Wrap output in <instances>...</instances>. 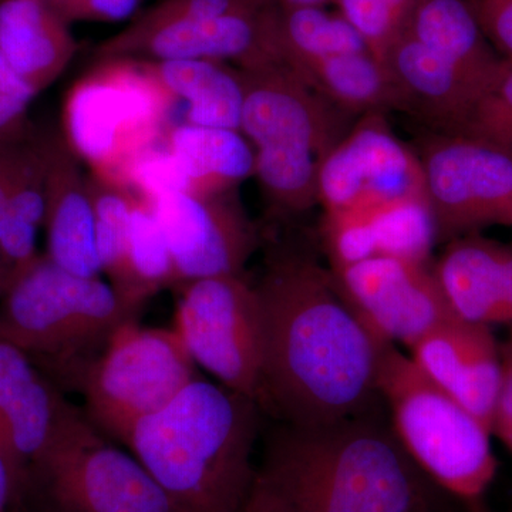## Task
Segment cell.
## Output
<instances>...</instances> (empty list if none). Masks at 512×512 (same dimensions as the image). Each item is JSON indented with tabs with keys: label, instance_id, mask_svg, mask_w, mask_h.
I'll return each mask as SVG.
<instances>
[{
	"label": "cell",
	"instance_id": "cell-14",
	"mask_svg": "<svg viewBox=\"0 0 512 512\" xmlns=\"http://www.w3.org/2000/svg\"><path fill=\"white\" fill-rule=\"evenodd\" d=\"M245 99L241 133L254 150L298 151L325 160L348 131L339 107L299 79L284 63L241 70Z\"/></svg>",
	"mask_w": 512,
	"mask_h": 512
},
{
	"label": "cell",
	"instance_id": "cell-27",
	"mask_svg": "<svg viewBox=\"0 0 512 512\" xmlns=\"http://www.w3.org/2000/svg\"><path fill=\"white\" fill-rule=\"evenodd\" d=\"M272 26L279 57L285 66L369 52L362 37L342 16L330 15L316 6H272Z\"/></svg>",
	"mask_w": 512,
	"mask_h": 512
},
{
	"label": "cell",
	"instance_id": "cell-32",
	"mask_svg": "<svg viewBox=\"0 0 512 512\" xmlns=\"http://www.w3.org/2000/svg\"><path fill=\"white\" fill-rule=\"evenodd\" d=\"M322 231L330 271H339L376 256L369 208L325 212Z\"/></svg>",
	"mask_w": 512,
	"mask_h": 512
},
{
	"label": "cell",
	"instance_id": "cell-11",
	"mask_svg": "<svg viewBox=\"0 0 512 512\" xmlns=\"http://www.w3.org/2000/svg\"><path fill=\"white\" fill-rule=\"evenodd\" d=\"M332 274L350 308L383 342L410 349L454 318L433 264L377 255Z\"/></svg>",
	"mask_w": 512,
	"mask_h": 512
},
{
	"label": "cell",
	"instance_id": "cell-17",
	"mask_svg": "<svg viewBox=\"0 0 512 512\" xmlns=\"http://www.w3.org/2000/svg\"><path fill=\"white\" fill-rule=\"evenodd\" d=\"M409 356L427 379L491 430L501 377L500 345L491 328L454 316L414 343Z\"/></svg>",
	"mask_w": 512,
	"mask_h": 512
},
{
	"label": "cell",
	"instance_id": "cell-6",
	"mask_svg": "<svg viewBox=\"0 0 512 512\" xmlns=\"http://www.w3.org/2000/svg\"><path fill=\"white\" fill-rule=\"evenodd\" d=\"M173 101L146 63L109 59L67 94L64 140L94 175L123 187L131 161L163 140Z\"/></svg>",
	"mask_w": 512,
	"mask_h": 512
},
{
	"label": "cell",
	"instance_id": "cell-20",
	"mask_svg": "<svg viewBox=\"0 0 512 512\" xmlns=\"http://www.w3.org/2000/svg\"><path fill=\"white\" fill-rule=\"evenodd\" d=\"M384 64L406 94L410 111L451 133L485 92L480 84L444 57L403 32L390 47Z\"/></svg>",
	"mask_w": 512,
	"mask_h": 512
},
{
	"label": "cell",
	"instance_id": "cell-13",
	"mask_svg": "<svg viewBox=\"0 0 512 512\" xmlns=\"http://www.w3.org/2000/svg\"><path fill=\"white\" fill-rule=\"evenodd\" d=\"M231 192H177L146 202L170 245L177 286L242 274L254 254V225Z\"/></svg>",
	"mask_w": 512,
	"mask_h": 512
},
{
	"label": "cell",
	"instance_id": "cell-35",
	"mask_svg": "<svg viewBox=\"0 0 512 512\" xmlns=\"http://www.w3.org/2000/svg\"><path fill=\"white\" fill-rule=\"evenodd\" d=\"M16 141L0 143V258L5 262L10 278L40 255L37 239L20 232L10 217V165Z\"/></svg>",
	"mask_w": 512,
	"mask_h": 512
},
{
	"label": "cell",
	"instance_id": "cell-4",
	"mask_svg": "<svg viewBox=\"0 0 512 512\" xmlns=\"http://www.w3.org/2000/svg\"><path fill=\"white\" fill-rule=\"evenodd\" d=\"M138 312L101 276L70 274L39 255L3 292L0 338L25 350L53 382L72 386L84 365Z\"/></svg>",
	"mask_w": 512,
	"mask_h": 512
},
{
	"label": "cell",
	"instance_id": "cell-23",
	"mask_svg": "<svg viewBox=\"0 0 512 512\" xmlns=\"http://www.w3.org/2000/svg\"><path fill=\"white\" fill-rule=\"evenodd\" d=\"M286 67L320 96L348 113L409 110L406 94L389 67L369 52L323 57Z\"/></svg>",
	"mask_w": 512,
	"mask_h": 512
},
{
	"label": "cell",
	"instance_id": "cell-43",
	"mask_svg": "<svg viewBox=\"0 0 512 512\" xmlns=\"http://www.w3.org/2000/svg\"><path fill=\"white\" fill-rule=\"evenodd\" d=\"M272 5L278 3L281 8H305V6H320L328 2H335V0H271Z\"/></svg>",
	"mask_w": 512,
	"mask_h": 512
},
{
	"label": "cell",
	"instance_id": "cell-29",
	"mask_svg": "<svg viewBox=\"0 0 512 512\" xmlns=\"http://www.w3.org/2000/svg\"><path fill=\"white\" fill-rule=\"evenodd\" d=\"M87 185L93 204L101 271L109 278V284L114 286L123 271L136 197L127 188L94 174L87 177Z\"/></svg>",
	"mask_w": 512,
	"mask_h": 512
},
{
	"label": "cell",
	"instance_id": "cell-3",
	"mask_svg": "<svg viewBox=\"0 0 512 512\" xmlns=\"http://www.w3.org/2000/svg\"><path fill=\"white\" fill-rule=\"evenodd\" d=\"M259 403L197 376L138 421L124 446L177 512H239L256 473Z\"/></svg>",
	"mask_w": 512,
	"mask_h": 512
},
{
	"label": "cell",
	"instance_id": "cell-2",
	"mask_svg": "<svg viewBox=\"0 0 512 512\" xmlns=\"http://www.w3.org/2000/svg\"><path fill=\"white\" fill-rule=\"evenodd\" d=\"M256 477L288 512L427 510L416 464L376 413L285 424Z\"/></svg>",
	"mask_w": 512,
	"mask_h": 512
},
{
	"label": "cell",
	"instance_id": "cell-12",
	"mask_svg": "<svg viewBox=\"0 0 512 512\" xmlns=\"http://www.w3.org/2000/svg\"><path fill=\"white\" fill-rule=\"evenodd\" d=\"M410 195H426L420 158L380 114H365L320 165L318 204L325 212L372 208Z\"/></svg>",
	"mask_w": 512,
	"mask_h": 512
},
{
	"label": "cell",
	"instance_id": "cell-38",
	"mask_svg": "<svg viewBox=\"0 0 512 512\" xmlns=\"http://www.w3.org/2000/svg\"><path fill=\"white\" fill-rule=\"evenodd\" d=\"M501 377L495 400L491 434L503 441L512 453V328L510 336L500 345Z\"/></svg>",
	"mask_w": 512,
	"mask_h": 512
},
{
	"label": "cell",
	"instance_id": "cell-36",
	"mask_svg": "<svg viewBox=\"0 0 512 512\" xmlns=\"http://www.w3.org/2000/svg\"><path fill=\"white\" fill-rule=\"evenodd\" d=\"M37 96L0 55V143H10L28 134V111Z\"/></svg>",
	"mask_w": 512,
	"mask_h": 512
},
{
	"label": "cell",
	"instance_id": "cell-31",
	"mask_svg": "<svg viewBox=\"0 0 512 512\" xmlns=\"http://www.w3.org/2000/svg\"><path fill=\"white\" fill-rule=\"evenodd\" d=\"M123 187L144 202H153L177 192L194 191L190 175L180 158L167 146L165 138L141 151L131 161L124 175Z\"/></svg>",
	"mask_w": 512,
	"mask_h": 512
},
{
	"label": "cell",
	"instance_id": "cell-26",
	"mask_svg": "<svg viewBox=\"0 0 512 512\" xmlns=\"http://www.w3.org/2000/svg\"><path fill=\"white\" fill-rule=\"evenodd\" d=\"M173 285H178L177 272L163 228L150 205L136 197L123 271L113 288L141 311L147 299Z\"/></svg>",
	"mask_w": 512,
	"mask_h": 512
},
{
	"label": "cell",
	"instance_id": "cell-33",
	"mask_svg": "<svg viewBox=\"0 0 512 512\" xmlns=\"http://www.w3.org/2000/svg\"><path fill=\"white\" fill-rule=\"evenodd\" d=\"M340 16L362 37L370 55L384 63L403 26L386 0H335Z\"/></svg>",
	"mask_w": 512,
	"mask_h": 512
},
{
	"label": "cell",
	"instance_id": "cell-8",
	"mask_svg": "<svg viewBox=\"0 0 512 512\" xmlns=\"http://www.w3.org/2000/svg\"><path fill=\"white\" fill-rule=\"evenodd\" d=\"M30 485L45 498L47 512H177L143 464L74 406L30 468L25 490Z\"/></svg>",
	"mask_w": 512,
	"mask_h": 512
},
{
	"label": "cell",
	"instance_id": "cell-44",
	"mask_svg": "<svg viewBox=\"0 0 512 512\" xmlns=\"http://www.w3.org/2000/svg\"><path fill=\"white\" fill-rule=\"evenodd\" d=\"M10 281V274L8 268H6L5 262L0 258V299H2L3 292H5L6 286Z\"/></svg>",
	"mask_w": 512,
	"mask_h": 512
},
{
	"label": "cell",
	"instance_id": "cell-1",
	"mask_svg": "<svg viewBox=\"0 0 512 512\" xmlns=\"http://www.w3.org/2000/svg\"><path fill=\"white\" fill-rule=\"evenodd\" d=\"M255 286L264 319L259 404L301 426L375 412L387 343L350 308L332 271L279 252Z\"/></svg>",
	"mask_w": 512,
	"mask_h": 512
},
{
	"label": "cell",
	"instance_id": "cell-10",
	"mask_svg": "<svg viewBox=\"0 0 512 512\" xmlns=\"http://www.w3.org/2000/svg\"><path fill=\"white\" fill-rule=\"evenodd\" d=\"M424 190L439 242L512 225V154L477 138L441 133L424 141Z\"/></svg>",
	"mask_w": 512,
	"mask_h": 512
},
{
	"label": "cell",
	"instance_id": "cell-19",
	"mask_svg": "<svg viewBox=\"0 0 512 512\" xmlns=\"http://www.w3.org/2000/svg\"><path fill=\"white\" fill-rule=\"evenodd\" d=\"M433 269L456 318L488 328L510 325L512 245L464 235L447 242Z\"/></svg>",
	"mask_w": 512,
	"mask_h": 512
},
{
	"label": "cell",
	"instance_id": "cell-21",
	"mask_svg": "<svg viewBox=\"0 0 512 512\" xmlns=\"http://www.w3.org/2000/svg\"><path fill=\"white\" fill-rule=\"evenodd\" d=\"M74 52L72 35L46 0L0 2V55L37 94L63 73Z\"/></svg>",
	"mask_w": 512,
	"mask_h": 512
},
{
	"label": "cell",
	"instance_id": "cell-15",
	"mask_svg": "<svg viewBox=\"0 0 512 512\" xmlns=\"http://www.w3.org/2000/svg\"><path fill=\"white\" fill-rule=\"evenodd\" d=\"M100 55L107 59L143 56L150 62L232 60L245 72L282 63L272 26V5L256 13L183 20L148 30L126 29L104 43Z\"/></svg>",
	"mask_w": 512,
	"mask_h": 512
},
{
	"label": "cell",
	"instance_id": "cell-7",
	"mask_svg": "<svg viewBox=\"0 0 512 512\" xmlns=\"http://www.w3.org/2000/svg\"><path fill=\"white\" fill-rule=\"evenodd\" d=\"M197 376V365L173 328H147L136 319L110 336L72 386L82 392L94 426L124 444L138 421L171 402Z\"/></svg>",
	"mask_w": 512,
	"mask_h": 512
},
{
	"label": "cell",
	"instance_id": "cell-24",
	"mask_svg": "<svg viewBox=\"0 0 512 512\" xmlns=\"http://www.w3.org/2000/svg\"><path fill=\"white\" fill-rule=\"evenodd\" d=\"M175 100L187 104V124L241 131L245 87L241 72L212 60L144 62Z\"/></svg>",
	"mask_w": 512,
	"mask_h": 512
},
{
	"label": "cell",
	"instance_id": "cell-25",
	"mask_svg": "<svg viewBox=\"0 0 512 512\" xmlns=\"http://www.w3.org/2000/svg\"><path fill=\"white\" fill-rule=\"evenodd\" d=\"M164 138L190 175L192 192L232 191L255 174V150L241 131L184 123Z\"/></svg>",
	"mask_w": 512,
	"mask_h": 512
},
{
	"label": "cell",
	"instance_id": "cell-16",
	"mask_svg": "<svg viewBox=\"0 0 512 512\" xmlns=\"http://www.w3.org/2000/svg\"><path fill=\"white\" fill-rule=\"evenodd\" d=\"M72 409L25 350L0 338V451L15 468L22 493L30 468Z\"/></svg>",
	"mask_w": 512,
	"mask_h": 512
},
{
	"label": "cell",
	"instance_id": "cell-45",
	"mask_svg": "<svg viewBox=\"0 0 512 512\" xmlns=\"http://www.w3.org/2000/svg\"><path fill=\"white\" fill-rule=\"evenodd\" d=\"M420 512H427V510H424V511H420Z\"/></svg>",
	"mask_w": 512,
	"mask_h": 512
},
{
	"label": "cell",
	"instance_id": "cell-9",
	"mask_svg": "<svg viewBox=\"0 0 512 512\" xmlns=\"http://www.w3.org/2000/svg\"><path fill=\"white\" fill-rule=\"evenodd\" d=\"M178 288L173 329L192 362L221 386L261 403L264 319L256 286L239 274Z\"/></svg>",
	"mask_w": 512,
	"mask_h": 512
},
{
	"label": "cell",
	"instance_id": "cell-41",
	"mask_svg": "<svg viewBox=\"0 0 512 512\" xmlns=\"http://www.w3.org/2000/svg\"><path fill=\"white\" fill-rule=\"evenodd\" d=\"M239 512H288L284 505L276 500L274 494L265 487L264 483L255 478L254 487L249 494L247 503Z\"/></svg>",
	"mask_w": 512,
	"mask_h": 512
},
{
	"label": "cell",
	"instance_id": "cell-40",
	"mask_svg": "<svg viewBox=\"0 0 512 512\" xmlns=\"http://www.w3.org/2000/svg\"><path fill=\"white\" fill-rule=\"evenodd\" d=\"M22 495L19 478L8 457L0 451V512H10Z\"/></svg>",
	"mask_w": 512,
	"mask_h": 512
},
{
	"label": "cell",
	"instance_id": "cell-5",
	"mask_svg": "<svg viewBox=\"0 0 512 512\" xmlns=\"http://www.w3.org/2000/svg\"><path fill=\"white\" fill-rule=\"evenodd\" d=\"M379 393L394 436L417 468L463 500L488 490L497 473L491 430L392 343L380 359Z\"/></svg>",
	"mask_w": 512,
	"mask_h": 512
},
{
	"label": "cell",
	"instance_id": "cell-28",
	"mask_svg": "<svg viewBox=\"0 0 512 512\" xmlns=\"http://www.w3.org/2000/svg\"><path fill=\"white\" fill-rule=\"evenodd\" d=\"M376 256H392L417 264H431L439 242L427 195H410L369 208Z\"/></svg>",
	"mask_w": 512,
	"mask_h": 512
},
{
	"label": "cell",
	"instance_id": "cell-42",
	"mask_svg": "<svg viewBox=\"0 0 512 512\" xmlns=\"http://www.w3.org/2000/svg\"><path fill=\"white\" fill-rule=\"evenodd\" d=\"M389 3L390 8H392L394 15L399 19L400 25L406 26V20L409 18L410 13L414 9V6L417 5L419 0H386Z\"/></svg>",
	"mask_w": 512,
	"mask_h": 512
},
{
	"label": "cell",
	"instance_id": "cell-22",
	"mask_svg": "<svg viewBox=\"0 0 512 512\" xmlns=\"http://www.w3.org/2000/svg\"><path fill=\"white\" fill-rule=\"evenodd\" d=\"M403 32L454 64L484 90L503 69L505 60L494 52L468 0H419Z\"/></svg>",
	"mask_w": 512,
	"mask_h": 512
},
{
	"label": "cell",
	"instance_id": "cell-34",
	"mask_svg": "<svg viewBox=\"0 0 512 512\" xmlns=\"http://www.w3.org/2000/svg\"><path fill=\"white\" fill-rule=\"evenodd\" d=\"M271 5V0H165L128 29L148 30L183 20H207L237 13H256Z\"/></svg>",
	"mask_w": 512,
	"mask_h": 512
},
{
	"label": "cell",
	"instance_id": "cell-30",
	"mask_svg": "<svg viewBox=\"0 0 512 512\" xmlns=\"http://www.w3.org/2000/svg\"><path fill=\"white\" fill-rule=\"evenodd\" d=\"M451 133L477 138L512 154V63L504 62L494 82Z\"/></svg>",
	"mask_w": 512,
	"mask_h": 512
},
{
	"label": "cell",
	"instance_id": "cell-18",
	"mask_svg": "<svg viewBox=\"0 0 512 512\" xmlns=\"http://www.w3.org/2000/svg\"><path fill=\"white\" fill-rule=\"evenodd\" d=\"M46 164V256L77 276L103 275L87 177L64 137L39 133Z\"/></svg>",
	"mask_w": 512,
	"mask_h": 512
},
{
	"label": "cell",
	"instance_id": "cell-39",
	"mask_svg": "<svg viewBox=\"0 0 512 512\" xmlns=\"http://www.w3.org/2000/svg\"><path fill=\"white\" fill-rule=\"evenodd\" d=\"M140 0H57L69 12H86L106 20L130 18Z\"/></svg>",
	"mask_w": 512,
	"mask_h": 512
},
{
	"label": "cell",
	"instance_id": "cell-37",
	"mask_svg": "<svg viewBox=\"0 0 512 512\" xmlns=\"http://www.w3.org/2000/svg\"><path fill=\"white\" fill-rule=\"evenodd\" d=\"M471 5L490 45L512 63V0H473Z\"/></svg>",
	"mask_w": 512,
	"mask_h": 512
}]
</instances>
